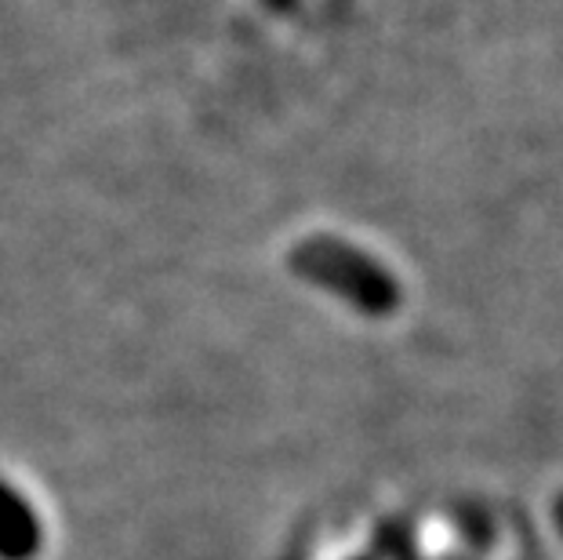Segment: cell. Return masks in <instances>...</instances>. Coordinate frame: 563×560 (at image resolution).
<instances>
[{"label": "cell", "mask_w": 563, "mask_h": 560, "mask_svg": "<svg viewBox=\"0 0 563 560\" xmlns=\"http://www.w3.org/2000/svg\"><path fill=\"white\" fill-rule=\"evenodd\" d=\"M44 546L41 517L30 498L0 476V560H33Z\"/></svg>", "instance_id": "6da1fadb"}, {"label": "cell", "mask_w": 563, "mask_h": 560, "mask_svg": "<svg viewBox=\"0 0 563 560\" xmlns=\"http://www.w3.org/2000/svg\"><path fill=\"white\" fill-rule=\"evenodd\" d=\"M553 520H556V531L563 535V492L556 495V503H553Z\"/></svg>", "instance_id": "7a4b0ae2"}]
</instances>
